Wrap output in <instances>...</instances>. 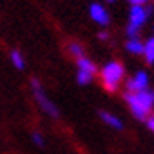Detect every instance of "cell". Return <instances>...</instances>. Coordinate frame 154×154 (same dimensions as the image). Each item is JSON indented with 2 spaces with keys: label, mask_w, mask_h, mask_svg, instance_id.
I'll return each instance as SVG.
<instances>
[{
  "label": "cell",
  "mask_w": 154,
  "mask_h": 154,
  "mask_svg": "<svg viewBox=\"0 0 154 154\" xmlns=\"http://www.w3.org/2000/svg\"><path fill=\"white\" fill-rule=\"evenodd\" d=\"M126 92H144L149 90V75L147 71H137L132 78L126 80Z\"/></svg>",
  "instance_id": "52a82bcc"
},
{
  "label": "cell",
  "mask_w": 154,
  "mask_h": 154,
  "mask_svg": "<svg viewBox=\"0 0 154 154\" xmlns=\"http://www.w3.org/2000/svg\"><path fill=\"white\" fill-rule=\"evenodd\" d=\"M106 2H107V4H112V2H116V0H106Z\"/></svg>",
  "instance_id": "e0dca14e"
},
{
  "label": "cell",
  "mask_w": 154,
  "mask_h": 154,
  "mask_svg": "<svg viewBox=\"0 0 154 154\" xmlns=\"http://www.w3.org/2000/svg\"><path fill=\"white\" fill-rule=\"evenodd\" d=\"M99 78H100V83L106 90L109 94H114V92H118L121 83L125 82L126 69L119 61H107L99 69Z\"/></svg>",
  "instance_id": "7a4b0ae2"
},
{
  "label": "cell",
  "mask_w": 154,
  "mask_h": 154,
  "mask_svg": "<svg viewBox=\"0 0 154 154\" xmlns=\"http://www.w3.org/2000/svg\"><path fill=\"white\" fill-rule=\"evenodd\" d=\"M68 52H69L75 59H80V57L85 56V49H83V45H82L80 42H69V45H68Z\"/></svg>",
  "instance_id": "7c38bea8"
},
{
  "label": "cell",
  "mask_w": 154,
  "mask_h": 154,
  "mask_svg": "<svg viewBox=\"0 0 154 154\" xmlns=\"http://www.w3.org/2000/svg\"><path fill=\"white\" fill-rule=\"evenodd\" d=\"M123 100L126 102L133 118L146 121L154 109V92L144 90V92H125Z\"/></svg>",
  "instance_id": "6da1fadb"
},
{
  "label": "cell",
  "mask_w": 154,
  "mask_h": 154,
  "mask_svg": "<svg viewBox=\"0 0 154 154\" xmlns=\"http://www.w3.org/2000/svg\"><path fill=\"white\" fill-rule=\"evenodd\" d=\"M99 118L102 119V123H106V125L109 126V128H112V130H123L125 128V125H123V119L119 118V116H116V114H112V112L109 111H99Z\"/></svg>",
  "instance_id": "ba28073f"
},
{
  "label": "cell",
  "mask_w": 154,
  "mask_h": 154,
  "mask_svg": "<svg viewBox=\"0 0 154 154\" xmlns=\"http://www.w3.org/2000/svg\"><path fill=\"white\" fill-rule=\"evenodd\" d=\"M29 85H31V92H33V97H35L38 107H40L47 116H50V118H59V116H61V114H59V109H57V106L50 100L49 95L43 92L42 82H40L38 78H31V80H29Z\"/></svg>",
  "instance_id": "277c9868"
},
{
  "label": "cell",
  "mask_w": 154,
  "mask_h": 154,
  "mask_svg": "<svg viewBox=\"0 0 154 154\" xmlns=\"http://www.w3.org/2000/svg\"><path fill=\"white\" fill-rule=\"evenodd\" d=\"M130 4V7L133 5H149V0H126Z\"/></svg>",
  "instance_id": "5bb4252c"
},
{
  "label": "cell",
  "mask_w": 154,
  "mask_h": 154,
  "mask_svg": "<svg viewBox=\"0 0 154 154\" xmlns=\"http://www.w3.org/2000/svg\"><path fill=\"white\" fill-rule=\"evenodd\" d=\"M126 50L133 54V56H144V40H140L139 36L135 38H128L125 43Z\"/></svg>",
  "instance_id": "9c48e42d"
},
{
  "label": "cell",
  "mask_w": 154,
  "mask_h": 154,
  "mask_svg": "<svg viewBox=\"0 0 154 154\" xmlns=\"http://www.w3.org/2000/svg\"><path fill=\"white\" fill-rule=\"evenodd\" d=\"M88 16H90V19L95 24H99L100 28H106V26H109V23H111V16H109V11L102 5V4H99V2H92L90 7H88Z\"/></svg>",
  "instance_id": "8992f818"
},
{
  "label": "cell",
  "mask_w": 154,
  "mask_h": 154,
  "mask_svg": "<svg viewBox=\"0 0 154 154\" xmlns=\"http://www.w3.org/2000/svg\"><path fill=\"white\" fill-rule=\"evenodd\" d=\"M31 142H33L36 147H43L45 146V139H43V135L40 132H33L31 133Z\"/></svg>",
  "instance_id": "4fadbf2b"
},
{
  "label": "cell",
  "mask_w": 154,
  "mask_h": 154,
  "mask_svg": "<svg viewBox=\"0 0 154 154\" xmlns=\"http://www.w3.org/2000/svg\"><path fill=\"white\" fill-rule=\"evenodd\" d=\"M146 126L154 133V114H151V116H149V118L146 119Z\"/></svg>",
  "instance_id": "9a60e30c"
},
{
  "label": "cell",
  "mask_w": 154,
  "mask_h": 154,
  "mask_svg": "<svg viewBox=\"0 0 154 154\" xmlns=\"http://www.w3.org/2000/svg\"><path fill=\"white\" fill-rule=\"evenodd\" d=\"M144 59L147 64H154V35L144 42Z\"/></svg>",
  "instance_id": "8fae6325"
},
{
  "label": "cell",
  "mask_w": 154,
  "mask_h": 154,
  "mask_svg": "<svg viewBox=\"0 0 154 154\" xmlns=\"http://www.w3.org/2000/svg\"><path fill=\"white\" fill-rule=\"evenodd\" d=\"M9 59H11V63H12V66H14L16 69L23 71L24 68H26V61H24V56H23L21 50H11V54H9Z\"/></svg>",
  "instance_id": "30bf717a"
},
{
  "label": "cell",
  "mask_w": 154,
  "mask_h": 154,
  "mask_svg": "<svg viewBox=\"0 0 154 154\" xmlns=\"http://www.w3.org/2000/svg\"><path fill=\"white\" fill-rule=\"evenodd\" d=\"M152 12L151 5H133L128 11V23H126V35L128 38L139 36L140 29L146 26L149 16Z\"/></svg>",
  "instance_id": "3957f363"
},
{
  "label": "cell",
  "mask_w": 154,
  "mask_h": 154,
  "mask_svg": "<svg viewBox=\"0 0 154 154\" xmlns=\"http://www.w3.org/2000/svg\"><path fill=\"white\" fill-rule=\"evenodd\" d=\"M99 75V68L95 66V63L88 59L87 56L76 59V83L85 87L94 82V78Z\"/></svg>",
  "instance_id": "5b68a950"
},
{
  "label": "cell",
  "mask_w": 154,
  "mask_h": 154,
  "mask_svg": "<svg viewBox=\"0 0 154 154\" xmlns=\"http://www.w3.org/2000/svg\"><path fill=\"white\" fill-rule=\"evenodd\" d=\"M99 40L107 42V40H109V33H107V31H100V33H99Z\"/></svg>",
  "instance_id": "2e32d148"
}]
</instances>
